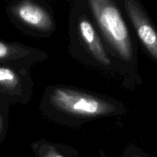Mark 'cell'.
I'll return each mask as SVG.
<instances>
[{"label":"cell","mask_w":157,"mask_h":157,"mask_svg":"<svg viewBox=\"0 0 157 157\" xmlns=\"http://www.w3.org/2000/svg\"><path fill=\"white\" fill-rule=\"evenodd\" d=\"M71 56L82 64L122 79V86L132 90V78L112 56L105 44L88 9L86 1H73L69 21Z\"/></svg>","instance_id":"cell-2"},{"label":"cell","mask_w":157,"mask_h":157,"mask_svg":"<svg viewBox=\"0 0 157 157\" xmlns=\"http://www.w3.org/2000/svg\"><path fill=\"white\" fill-rule=\"evenodd\" d=\"M48 57V54L40 49L0 40V64L29 71L34 64L42 62Z\"/></svg>","instance_id":"cell-7"},{"label":"cell","mask_w":157,"mask_h":157,"mask_svg":"<svg viewBox=\"0 0 157 157\" xmlns=\"http://www.w3.org/2000/svg\"><path fill=\"white\" fill-rule=\"evenodd\" d=\"M6 13L10 21L27 35L48 38L55 31L52 12L45 3L34 0H20L9 2Z\"/></svg>","instance_id":"cell-4"},{"label":"cell","mask_w":157,"mask_h":157,"mask_svg":"<svg viewBox=\"0 0 157 157\" xmlns=\"http://www.w3.org/2000/svg\"><path fill=\"white\" fill-rule=\"evenodd\" d=\"M35 157H77V150L69 146L40 140L31 144Z\"/></svg>","instance_id":"cell-8"},{"label":"cell","mask_w":157,"mask_h":157,"mask_svg":"<svg viewBox=\"0 0 157 157\" xmlns=\"http://www.w3.org/2000/svg\"><path fill=\"white\" fill-rule=\"evenodd\" d=\"M33 81L30 71L6 64H0V102L10 107L26 104L32 98Z\"/></svg>","instance_id":"cell-5"},{"label":"cell","mask_w":157,"mask_h":157,"mask_svg":"<svg viewBox=\"0 0 157 157\" xmlns=\"http://www.w3.org/2000/svg\"><path fill=\"white\" fill-rule=\"evenodd\" d=\"M10 107L0 102V145L6 138L9 124V111Z\"/></svg>","instance_id":"cell-9"},{"label":"cell","mask_w":157,"mask_h":157,"mask_svg":"<svg viewBox=\"0 0 157 157\" xmlns=\"http://www.w3.org/2000/svg\"><path fill=\"white\" fill-rule=\"evenodd\" d=\"M92 20L112 56L126 71L134 84L139 81L137 53L121 7L112 0H88Z\"/></svg>","instance_id":"cell-3"},{"label":"cell","mask_w":157,"mask_h":157,"mask_svg":"<svg viewBox=\"0 0 157 157\" xmlns=\"http://www.w3.org/2000/svg\"><path fill=\"white\" fill-rule=\"evenodd\" d=\"M125 14L133 27L141 44L157 61V32L149 21L141 4L135 0L120 2Z\"/></svg>","instance_id":"cell-6"},{"label":"cell","mask_w":157,"mask_h":157,"mask_svg":"<svg viewBox=\"0 0 157 157\" xmlns=\"http://www.w3.org/2000/svg\"><path fill=\"white\" fill-rule=\"evenodd\" d=\"M40 110L47 119L70 127L128 113L126 106L114 98L64 85H52L46 89Z\"/></svg>","instance_id":"cell-1"}]
</instances>
